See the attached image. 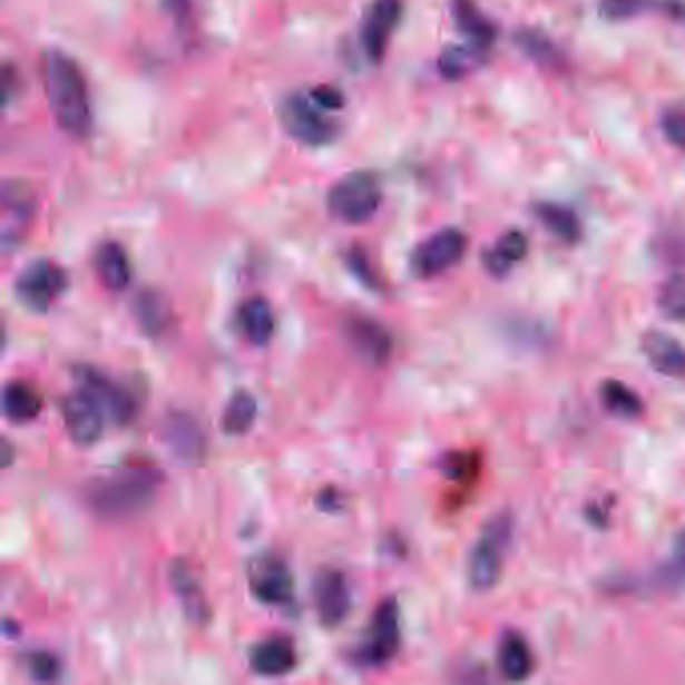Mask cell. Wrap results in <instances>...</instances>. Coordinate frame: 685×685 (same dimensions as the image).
<instances>
[{
    "instance_id": "obj_1",
    "label": "cell",
    "mask_w": 685,
    "mask_h": 685,
    "mask_svg": "<svg viewBox=\"0 0 685 685\" xmlns=\"http://www.w3.org/2000/svg\"><path fill=\"white\" fill-rule=\"evenodd\" d=\"M41 71L55 121L62 131L85 137L91 131L92 111L81 69L65 52L47 51L42 55Z\"/></svg>"
},
{
    "instance_id": "obj_2",
    "label": "cell",
    "mask_w": 685,
    "mask_h": 685,
    "mask_svg": "<svg viewBox=\"0 0 685 685\" xmlns=\"http://www.w3.org/2000/svg\"><path fill=\"white\" fill-rule=\"evenodd\" d=\"M162 482V474L151 467H127L92 482L87 501L92 511L107 519H125L144 511Z\"/></svg>"
},
{
    "instance_id": "obj_3",
    "label": "cell",
    "mask_w": 685,
    "mask_h": 685,
    "mask_svg": "<svg viewBox=\"0 0 685 685\" xmlns=\"http://www.w3.org/2000/svg\"><path fill=\"white\" fill-rule=\"evenodd\" d=\"M512 531L515 521L509 512H499L485 525L469 559V584L474 591H491L499 584Z\"/></svg>"
},
{
    "instance_id": "obj_4",
    "label": "cell",
    "mask_w": 685,
    "mask_h": 685,
    "mask_svg": "<svg viewBox=\"0 0 685 685\" xmlns=\"http://www.w3.org/2000/svg\"><path fill=\"white\" fill-rule=\"evenodd\" d=\"M382 189L379 179L366 172L346 175L327 194V209L340 222L366 224L379 212Z\"/></svg>"
},
{
    "instance_id": "obj_5",
    "label": "cell",
    "mask_w": 685,
    "mask_h": 685,
    "mask_svg": "<svg viewBox=\"0 0 685 685\" xmlns=\"http://www.w3.org/2000/svg\"><path fill=\"white\" fill-rule=\"evenodd\" d=\"M400 649V607L397 597L380 601L370 619L369 634L354 649V662L364 669L389 664Z\"/></svg>"
},
{
    "instance_id": "obj_6",
    "label": "cell",
    "mask_w": 685,
    "mask_h": 685,
    "mask_svg": "<svg viewBox=\"0 0 685 685\" xmlns=\"http://www.w3.org/2000/svg\"><path fill=\"white\" fill-rule=\"evenodd\" d=\"M327 109L312 97L297 92L282 105V124L287 134L304 145H326L336 137V125L327 119Z\"/></svg>"
},
{
    "instance_id": "obj_7",
    "label": "cell",
    "mask_w": 685,
    "mask_h": 685,
    "mask_svg": "<svg viewBox=\"0 0 685 685\" xmlns=\"http://www.w3.org/2000/svg\"><path fill=\"white\" fill-rule=\"evenodd\" d=\"M67 290V274L51 260H37L14 280V294L22 306L35 314H45Z\"/></svg>"
},
{
    "instance_id": "obj_8",
    "label": "cell",
    "mask_w": 685,
    "mask_h": 685,
    "mask_svg": "<svg viewBox=\"0 0 685 685\" xmlns=\"http://www.w3.org/2000/svg\"><path fill=\"white\" fill-rule=\"evenodd\" d=\"M467 236L457 227H447L424 239L410 256V270L417 277L440 276L461 262L467 252Z\"/></svg>"
},
{
    "instance_id": "obj_9",
    "label": "cell",
    "mask_w": 685,
    "mask_h": 685,
    "mask_svg": "<svg viewBox=\"0 0 685 685\" xmlns=\"http://www.w3.org/2000/svg\"><path fill=\"white\" fill-rule=\"evenodd\" d=\"M162 442L172 459L185 467L202 464L207 454V440L202 424L184 410L169 412L162 422Z\"/></svg>"
},
{
    "instance_id": "obj_10",
    "label": "cell",
    "mask_w": 685,
    "mask_h": 685,
    "mask_svg": "<svg viewBox=\"0 0 685 685\" xmlns=\"http://www.w3.org/2000/svg\"><path fill=\"white\" fill-rule=\"evenodd\" d=\"M249 589L260 604L286 607L294 604V575L276 555H260L249 565Z\"/></svg>"
},
{
    "instance_id": "obj_11",
    "label": "cell",
    "mask_w": 685,
    "mask_h": 685,
    "mask_svg": "<svg viewBox=\"0 0 685 685\" xmlns=\"http://www.w3.org/2000/svg\"><path fill=\"white\" fill-rule=\"evenodd\" d=\"M75 374L81 382V389L87 390L92 399L99 402L105 417H109L117 424H127L135 419L137 402H135L134 394L119 382H115L107 374L91 366H79L75 370Z\"/></svg>"
},
{
    "instance_id": "obj_12",
    "label": "cell",
    "mask_w": 685,
    "mask_h": 685,
    "mask_svg": "<svg viewBox=\"0 0 685 685\" xmlns=\"http://www.w3.org/2000/svg\"><path fill=\"white\" fill-rule=\"evenodd\" d=\"M61 417L75 444L91 447L101 439L105 412L87 390H75L62 399Z\"/></svg>"
},
{
    "instance_id": "obj_13",
    "label": "cell",
    "mask_w": 685,
    "mask_h": 685,
    "mask_svg": "<svg viewBox=\"0 0 685 685\" xmlns=\"http://www.w3.org/2000/svg\"><path fill=\"white\" fill-rule=\"evenodd\" d=\"M400 17H402L400 0H374L370 4L360 29V41L370 61L380 62L384 59L390 37L397 31Z\"/></svg>"
},
{
    "instance_id": "obj_14",
    "label": "cell",
    "mask_w": 685,
    "mask_h": 685,
    "mask_svg": "<svg viewBox=\"0 0 685 685\" xmlns=\"http://www.w3.org/2000/svg\"><path fill=\"white\" fill-rule=\"evenodd\" d=\"M314 604L320 624L326 627L342 624L352 609V591L346 575L337 569H322L314 579Z\"/></svg>"
},
{
    "instance_id": "obj_15",
    "label": "cell",
    "mask_w": 685,
    "mask_h": 685,
    "mask_svg": "<svg viewBox=\"0 0 685 685\" xmlns=\"http://www.w3.org/2000/svg\"><path fill=\"white\" fill-rule=\"evenodd\" d=\"M35 215V197L22 182L2 184V247L9 254L11 247L21 244Z\"/></svg>"
},
{
    "instance_id": "obj_16",
    "label": "cell",
    "mask_w": 685,
    "mask_h": 685,
    "mask_svg": "<svg viewBox=\"0 0 685 685\" xmlns=\"http://www.w3.org/2000/svg\"><path fill=\"white\" fill-rule=\"evenodd\" d=\"M350 346L360 359L372 366H384L392 354V336L389 330L372 317H350L344 327Z\"/></svg>"
},
{
    "instance_id": "obj_17",
    "label": "cell",
    "mask_w": 685,
    "mask_h": 685,
    "mask_svg": "<svg viewBox=\"0 0 685 685\" xmlns=\"http://www.w3.org/2000/svg\"><path fill=\"white\" fill-rule=\"evenodd\" d=\"M169 584L179 604L184 607V614L189 617L192 624H205L212 611L204 594V587L194 574L192 565L185 559H175L169 567Z\"/></svg>"
},
{
    "instance_id": "obj_18",
    "label": "cell",
    "mask_w": 685,
    "mask_h": 685,
    "mask_svg": "<svg viewBox=\"0 0 685 685\" xmlns=\"http://www.w3.org/2000/svg\"><path fill=\"white\" fill-rule=\"evenodd\" d=\"M642 352L655 372L667 379H684L685 349L675 337L652 330L642 337Z\"/></svg>"
},
{
    "instance_id": "obj_19",
    "label": "cell",
    "mask_w": 685,
    "mask_h": 685,
    "mask_svg": "<svg viewBox=\"0 0 685 685\" xmlns=\"http://www.w3.org/2000/svg\"><path fill=\"white\" fill-rule=\"evenodd\" d=\"M296 664V647L286 637H270L266 642H260L249 654L252 672L264 677L290 674Z\"/></svg>"
},
{
    "instance_id": "obj_20",
    "label": "cell",
    "mask_w": 685,
    "mask_h": 685,
    "mask_svg": "<svg viewBox=\"0 0 685 685\" xmlns=\"http://www.w3.org/2000/svg\"><path fill=\"white\" fill-rule=\"evenodd\" d=\"M131 314L137 326L141 327V332L147 336H162L174 320L169 302L155 290H144L135 296Z\"/></svg>"
},
{
    "instance_id": "obj_21",
    "label": "cell",
    "mask_w": 685,
    "mask_h": 685,
    "mask_svg": "<svg viewBox=\"0 0 685 685\" xmlns=\"http://www.w3.org/2000/svg\"><path fill=\"white\" fill-rule=\"evenodd\" d=\"M529 252V239L519 232L511 229L495 242V246L485 249L482 266L495 277L507 276L512 267L521 262Z\"/></svg>"
},
{
    "instance_id": "obj_22",
    "label": "cell",
    "mask_w": 685,
    "mask_h": 685,
    "mask_svg": "<svg viewBox=\"0 0 685 685\" xmlns=\"http://www.w3.org/2000/svg\"><path fill=\"white\" fill-rule=\"evenodd\" d=\"M95 270L102 286L111 292H124L131 282L129 257L124 246L117 242H105L99 246L95 254Z\"/></svg>"
},
{
    "instance_id": "obj_23",
    "label": "cell",
    "mask_w": 685,
    "mask_h": 685,
    "mask_svg": "<svg viewBox=\"0 0 685 685\" xmlns=\"http://www.w3.org/2000/svg\"><path fill=\"white\" fill-rule=\"evenodd\" d=\"M237 320H239V327H242L244 336L247 337V342H252L254 346H266V344H270V340L274 336L276 320H274L272 306L267 304L264 297H249V300H246L239 306Z\"/></svg>"
},
{
    "instance_id": "obj_24",
    "label": "cell",
    "mask_w": 685,
    "mask_h": 685,
    "mask_svg": "<svg viewBox=\"0 0 685 685\" xmlns=\"http://www.w3.org/2000/svg\"><path fill=\"white\" fill-rule=\"evenodd\" d=\"M497 662H499L501 674L509 682L527 679L531 675L532 665H535L531 647L527 644V639L522 635L515 634V632L502 635L499 652H497Z\"/></svg>"
},
{
    "instance_id": "obj_25",
    "label": "cell",
    "mask_w": 685,
    "mask_h": 685,
    "mask_svg": "<svg viewBox=\"0 0 685 685\" xmlns=\"http://www.w3.org/2000/svg\"><path fill=\"white\" fill-rule=\"evenodd\" d=\"M41 409V394L27 382L14 380L2 390V412L12 424L31 422L39 417Z\"/></svg>"
},
{
    "instance_id": "obj_26",
    "label": "cell",
    "mask_w": 685,
    "mask_h": 685,
    "mask_svg": "<svg viewBox=\"0 0 685 685\" xmlns=\"http://www.w3.org/2000/svg\"><path fill=\"white\" fill-rule=\"evenodd\" d=\"M257 419V400L247 390H237L229 399L222 417V429L232 437H242Z\"/></svg>"
},
{
    "instance_id": "obj_27",
    "label": "cell",
    "mask_w": 685,
    "mask_h": 685,
    "mask_svg": "<svg viewBox=\"0 0 685 685\" xmlns=\"http://www.w3.org/2000/svg\"><path fill=\"white\" fill-rule=\"evenodd\" d=\"M537 217L552 236L559 237L565 244H575L581 239L584 227L571 209L557 204H541L537 207Z\"/></svg>"
},
{
    "instance_id": "obj_28",
    "label": "cell",
    "mask_w": 685,
    "mask_h": 685,
    "mask_svg": "<svg viewBox=\"0 0 685 685\" xmlns=\"http://www.w3.org/2000/svg\"><path fill=\"white\" fill-rule=\"evenodd\" d=\"M601 402L605 409L619 419L634 420L644 414V400L619 380H605L601 386Z\"/></svg>"
},
{
    "instance_id": "obj_29",
    "label": "cell",
    "mask_w": 685,
    "mask_h": 685,
    "mask_svg": "<svg viewBox=\"0 0 685 685\" xmlns=\"http://www.w3.org/2000/svg\"><path fill=\"white\" fill-rule=\"evenodd\" d=\"M454 7H457V22H459L462 31L471 37L479 49L489 47L495 39V29H492L491 22L477 12V9L471 4V0H457Z\"/></svg>"
},
{
    "instance_id": "obj_30",
    "label": "cell",
    "mask_w": 685,
    "mask_h": 685,
    "mask_svg": "<svg viewBox=\"0 0 685 685\" xmlns=\"http://www.w3.org/2000/svg\"><path fill=\"white\" fill-rule=\"evenodd\" d=\"M517 42H519L522 51L531 57L532 61L547 65V67L561 65V52L542 32H519Z\"/></svg>"
},
{
    "instance_id": "obj_31",
    "label": "cell",
    "mask_w": 685,
    "mask_h": 685,
    "mask_svg": "<svg viewBox=\"0 0 685 685\" xmlns=\"http://www.w3.org/2000/svg\"><path fill=\"white\" fill-rule=\"evenodd\" d=\"M657 306L669 320L685 322V276L669 277L665 282L657 296Z\"/></svg>"
},
{
    "instance_id": "obj_32",
    "label": "cell",
    "mask_w": 685,
    "mask_h": 685,
    "mask_svg": "<svg viewBox=\"0 0 685 685\" xmlns=\"http://www.w3.org/2000/svg\"><path fill=\"white\" fill-rule=\"evenodd\" d=\"M27 669L35 682L49 684V682L59 679L61 662L57 655L49 654V652H31L27 655Z\"/></svg>"
},
{
    "instance_id": "obj_33",
    "label": "cell",
    "mask_w": 685,
    "mask_h": 685,
    "mask_svg": "<svg viewBox=\"0 0 685 685\" xmlns=\"http://www.w3.org/2000/svg\"><path fill=\"white\" fill-rule=\"evenodd\" d=\"M662 581L669 587H679L685 589V529L677 535L675 539L674 552L672 559L662 569Z\"/></svg>"
},
{
    "instance_id": "obj_34",
    "label": "cell",
    "mask_w": 685,
    "mask_h": 685,
    "mask_svg": "<svg viewBox=\"0 0 685 685\" xmlns=\"http://www.w3.org/2000/svg\"><path fill=\"white\" fill-rule=\"evenodd\" d=\"M474 65V55L462 47H452L440 57V71L449 79L462 77Z\"/></svg>"
},
{
    "instance_id": "obj_35",
    "label": "cell",
    "mask_w": 685,
    "mask_h": 685,
    "mask_svg": "<svg viewBox=\"0 0 685 685\" xmlns=\"http://www.w3.org/2000/svg\"><path fill=\"white\" fill-rule=\"evenodd\" d=\"M442 471L454 481H462L474 471V454L472 452H452L447 454L442 461Z\"/></svg>"
},
{
    "instance_id": "obj_36",
    "label": "cell",
    "mask_w": 685,
    "mask_h": 685,
    "mask_svg": "<svg viewBox=\"0 0 685 685\" xmlns=\"http://www.w3.org/2000/svg\"><path fill=\"white\" fill-rule=\"evenodd\" d=\"M649 7V0H601V12L607 19H627Z\"/></svg>"
},
{
    "instance_id": "obj_37",
    "label": "cell",
    "mask_w": 685,
    "mask_h": 685,
    "mask_svg": "<svg viewBox=\"0 0 685 685\" xmlns=\"http://www.w3.org/2000/svg\"><path fill=\"white\" fill-rule=\"evenodd\" d=\"M662 127H664V134L669 144L685 149V111L674 109V111L665 112Z\"/></svg>"
},
{
    "instance_id": "obj_38",
    "label": "cell",
    "mask_w": 685,
    "mask_h": 685,
    "mask_svg": "<svg viewBox=\"0 0 685 685\" xmlns=\"http://www.w3.org/2000/svg\"><path fill=\"white\" fill-rule=\"evenodd\" d=\"M312 97L327 111H334V109L342 105L340 92L336 89H332V87H320L316 91H312Z\"/></svg>"
},
{
    "instance_id": "obj_39",
    "label": "cell",
    "mask_w": 685,
    "mask_h": 685,
    "mask_svg": "<svg viewBox=\"0 0 685 685\" xmlns=\"http://www.w3.org/2000/svg\"><path fill=\"white\" fill-rule=\"evenodd\" d=\"M316 505L320 511H340L342 509V495H340V491H334V489L320 491Z\"/></svg>"
},
{
    "instance_id": "obj_40",
    "label": "cell",
    "mask_w": 685,
    "mask_h": 685,
    "mask_svg": "<svg viewBox=\"0 0 685 685\" xmlns=\"http://www.w3.org/2000/svg\"><path fill=\"white\" fill-rule=\"evenodd\" d=\"M165 9L177 19H182L189 11V0H164Z\"/></svg>"
},
{
    "instance_id": "obj_41",
    "label": "cell",
    "mask_w": 685,
    "mask_h": 685,
    "mask_svg": "<svg viewBox=\"0 0 685 685\" xmlns=\"http://www.w3.org/2000/svg\"><path fill=\"white\" fill-rule=\"evenodd\" d=\"M0 459H2V467L9 469L11 467L12 459H14V450H12L11 442L4 439L2 440V447H0Z\"/></svg>"
}]
</instances>
